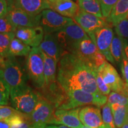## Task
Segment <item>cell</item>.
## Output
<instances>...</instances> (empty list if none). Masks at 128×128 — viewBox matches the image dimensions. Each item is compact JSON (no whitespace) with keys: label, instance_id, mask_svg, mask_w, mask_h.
I'll use <instances>...</instances> for the list:
<instances>
[{"label":"cell","instance_id":"cell-12","mask_svg":"<svg viewBox=\"0 0 128 128\" xmlns=\"http://www.w3.org/2000/svg\"><path fill=\"white\" fill-rule=\"evenodd\" d=\"M7 16L17 28H34L40 26V24L41 14L32 15L14 7L8 10Z\"/></svg>","mask_w":128,"mask_h":128},{"label":"cell","instance_id":"cell-42","mask_svg":"<svg viewBox=\"0 0 128 128\" xmlns=\"http://www.w3.org/2000/svg\"><path fill=\"white\" fill-rule=\"evenodd\" d=\"M46 126H34L31 128H44Z\"/></svg>","mask_w":128,"mask_h":128},{"label":"cell","instance_id":"cell-23","mask_svg":"<svg viewBox=\"0 0 128 128\" xmlns=\"http://www.w3.org/2000/svg\"><path fill=\"white\" fill-rule=\"evenodd\" d=\"M111 109L116 128H122L128 118V106L114 104L111 105Z\"/></svg>","mask_w":128,"mask_h":128},{"label":"cell","instance_id":"cell-22","mask_svg":"<svg viewBox=\"0 0 128 128\" xmlns=\"http://www.w3.org/2000/svg\"><path fill=\"white\" fill-rule=\"evenodd\" d=\"M32 49V47L25 44L15 36L12 40L10 44L8 56H26L28 55Z\"/></svg>","mask_w":128,"mask_h":128},{"label":"cell","instance_id":"cell-29","mask_svg":"<svg viewBox=\"0 0 128 128\" xmlns=\"http://www.w3.org/2000/svg\"><path fill=\"white\" fill-rule=\"evenodd\" d=\"M108 103L111 106L118 104L120 106H128V97L116 92H110L108 97Z\"/></svg>","mask_w":128,"mask_h":128},{"label":"cell","instance_id":"cell-17","mask_svg":"<svg viewBox=\"0 0 128 128\" xmlns=\"http://www.w3.org/2000/svg\"><path fill=\"white\" fill-rule=\"evenodd\" d=\"M79 118L83 125L92 128H102L104 126L100 108L86 106L81 108Z\"/></svg>","mask_w":128,"mask_h":128},{"label":"cell","instance_id":"cell-16","mask_svg":"<svg viewBox=\"0 0 128 128\" xmlns=\"http://www.w3.org/2000/svg\"><path fill=\"white\" fill-rule=\"evenodd\" d=\"M39 48L46 55L54 59L58 63L65 52L58 40L55 33L44 34Z\"/></svg>","mask_w":128,"mask_h":128},{"label":"cell","instance_id":"cell-40","mask_svg":"<svg viewBox=\"0 0 128 128\" xmlns=\"http://www.w3.org/2000/svg\"><path fill=\"white\" fill-rule=\"evenodd\" d=\"M44 128H71L64 125H55V124H49L47 125Z\"/></svg>","mask_w":128,"mask_h":128},{"label":"cell","instance_id":"cell-45","mask_svg":"<svg viewBox=\"0 0 128 128\" xmlns=\"http://www.w3.org/2000/svg\"><path fill=\"white\" fill-rule=\"evenodd\" d=\"M82 128H89V127H87V126H84Z\"/></svg>","mask_w":128,"mask_h":128},{"label":"cell","instance_id":"cell-35","mask_svg":"<svg viewBox=\"0 0 128 128\" xmlns=\"http://www.w3.org/2000/svg\"><path fill=\"white\" fill-rule=\"evenodd\" d=\"M120 68L125 84L128 87V60L124 51L123 52V58L120 64Z\"/></svg>","mask_w":128,"mask_h":128},{"label":"cell","instance_id":"cell-27","mask_svg":"<svg viewBox=\"0 0 128 128\" xmlns=\"http://www.w3.org/2000/svg\"><path fill=\"white\" fill-rule=\"evenodd\" d=\"M15 37V33H0V56L6 59L8 56V49L11 41Z\"/></svg>","mask_w":128,"mask_h":128},{"label":"cell","instance_id":"cell-30","mask_svg":"<svg viewBox=\"0 0 128 128\" xmlns=\"http://www.w3.org/2000/svg\"><path fill=\"white\" fill-rule=\"evenodd\" d=\"M17 28L14 26L7 16L0 17V33H15Z\"/></svg>","mask_w":128,"mask_h":128},{"label":"cell","instance_id":"cell-10","mask_svg":"<svg viewBox=\"0 0 128 128\" xmlns=\"http://www.w3.org/2000/svg\"><path fill=\"white\" fill-rule=\"evenodd\" d=\"M80 109V108L70 110L56 109L48 124L64 125L71 128H82L84 125L79 118Z\"/></svg>","mask_w":128,"mask_h":128},{"label":"cell","instance_id":"cell-44","mask_svg":"<svg viewBox=\"0 0 128 128\" xmlns=\"http://www.w3.org/2000/svg\"><path fill=\"white\" fill-rule=\"evenodd\" d=\"M102 128H108V126H106L105 125V124H104V126H103V127H102Z\"/></svg>","mask_w":128,"mask_h":128},{"label":"cell","instance_id":"cell-49","mask_svg":"<svg viewBox=\"0 0 128 128\" xmlns=\"http://www.w3.org/2000/svg\"><path fill=\"white\" fill-rule=\"evenodd\" d=\"M0 107H1V106H0Z\"/></svg>","mask_w":128,"mask_h":128},{"label":"cell","instance_id":"cell-6","mask_svg":"<svg viewBox=\"0 0 128 128\" xmlns=\"http://www.w3.org/2000/svg\"><path fill=\"white\" fill-rule=\"evenodd\" d=\"M73 18L64 17L50 9H46L41 13L40 26L44 34L55 33L67 26L74 23Z\"/></svg>","mask_w":128,"mask_h":128},{"label":"cell","instance_id":"cell-31","mask_svg":"<svg viewBox=\"0 0 128 128\" xmlns=\"http://www.w3.org/2000/svg\"><path fill=\"white\" fill-rule=\"evenodd\" d=\"M115 31L118 36L123 39H128V20L124 18L114 26Z\"/></svg>","mask_w":128,"mask_h":128},{"label":"cell","instance_id":"cell-13","mask_svg":"<svg viewBox=\"0 0 128 128\" xmlns=\"http://www.w3.org/2000/svg\"><path fill=\"white\" fill-rule=\"evenodd\" d=\"M95 34V44L97 49L106 59L114 64L115 61L110 52V46L114 36V33L110 26L97 30Z\"/></svg>","mask_w":128,"mask_h":128},{"label":"cell","instance_id":"cell-2","mask_svg":"<svg viewBox=\"0 0 128 128\" xmlns=\"http://www.w3.org/2000/svg\"><path fill=\"white\" fill-rule=\"evenodd\" d=\"M40 94L28 85L11 89L10 103L12 108L24 114L29 115L34 110Z\"/></svg>","mask_w":128,"mask_h":128},{"label":"cell","instance_id":"cell-39","mask_svg":"<svg viewBox=\"0 0 128 128\" xmlns=\"http://www.w3.org/2000/svg\"><path fill=\"white\" fill-rule=\"evenodd\" d=\"M2 1L6 2V4H7V7H8V10L14 7L15 0H2Z\"/></svg>","mask_w":128,"mask_h":128},{"label":"cell","instance_id":"cell-4","mask_svg":"<svg viewBox=\"0 0 128 128\" xmlns=\"http://www.w3.org/2000/svg\"><path fill=\"white\" fill-rule=\"evenodd\" d=\"M1 70L11 89L28 85L30 79L26 68L22 65L16 57L8 56L5 59L4 65Z\"/></svg>","mask_w":128,"mask_h":128},{"label":"cell","instance_id":"cell-38","mask_svg":"<svg viewBox=\"0 0 128 128\" xmlns=\"http://www.w3.org/2000/svg\"><path fill=\"white\" fill-rule=\"evenodd\" d=\"M123 42H124V52L125 54V55L128 60V39H123Z\"/></svg>","mask_w":128,"mask_h":128},{"label":"cell","instance_id":"cell-33","mask_svg":"<svg viewBox=\"0 0 128 128\" xmlns=\"http://www.w3.org/2000/svg\"><path fill=\"white\" fill-rule=\"evenodd\" d=\"M96 83H97V88H98L99 92L103 95L108 96L110 93V90L108 86L104 82L103 78L101 76L100 73L99 72L98 70L96 72Z\"/></svg>","mask_w":128,"mask_h":128},{"label":"cell","instance_id":"cell-11","mask_svg":"<svg viewBox=\"0 0 128 128\" xmlns=\"http://www.w3.org/2000/svg\"><path fill=\"white\" fill-rule=\"evenodd\" d=\"M73 19L74 22L84 30L88 36L94 34L97 30L101 28L109 26V24L103 18H99L80 8Z\"/></svg>","mask_w":128,"mask_h":128},{"label":"cell","instance_id":"cell-7","mask_svg":"<svg viewBox=\"0 0 128 128\" xmlns=\"http://www.w3.org/2000/svg\"><path fill=\"white\" fill-rule=\"evenodd\" d=\"M55 34L65 52H68L74 44L88 37L84 30L76 22L57 32Z\"/></svg>","mask_w":128,"mask_h":128},{"label":"cell","instance_id":"cell-19","mask_svg":"<svg viewBox=\"0 0 128 128\" xmlns=\"http://www.w3.org/2000/svg\"><path fill=\"white\" fill-rule=\"evenodd\" d=\"M14 7L32 15H39L44 10L50 9L46 0H15Z\"/></svg>","mask_w":128,"mask_h":128},{"label":"cell","instance_id":"cell-41","mask_svg":"<svg viewBox=\"0 0 128 128\" xmlns=\"http://www.w3.org/2000/svg\"><path fill=\"white\" fill-rule=\"evenodd\" d=\"M5 63V59L3 58L1 56H0V69L2 68V66H4Z\"/></svg>","mask_w":128,"mask_h":128},{"label":"cell","instance_id":"cell-34","mask_svg":"<svg viewBox=\"0 0 128 128\" xmlns=\"http://www.w3.org/2000/svg\"><path fill=\"white\" fill-rule=\"evenodd\" d=\"M22 113L16 110L15 108L8 106L0 107V120L8 119L16 115L21 114Z\"/></svg>","mask_w":128,"mask_h":128},{"label":"cell","instance_id":"cell-47","mask_svg":"<svg viewBox=\"0 0 128 128\" xmlns=\"http://www.w3.org/2000/svg\"></svg>","mask_w":128,"mask_h":128},{"label":"cell","instance_id":"cell-24","mask_svg":"<svg viewBox=\"0 0 128 128\" xmlns=\"http://www.w3.org/2000/svg\"><path fill=\"white\" fill-rule=\"evenodd\" d=\"M77 3L82 10L103 18L99 0H78Z\"/></svg>","mask_w":128,"mask_h":128},{"label":"cell","instance_id":"cell-26","mask_svg":"<svg viewBox=\"0 0 128 128\" xmlns=\"http://www.w3.org/2000/svg\"><path fill=\"white\" fill-rule=\"evenodd\" d=\"M11 88L4 79L3 72L0 69V106H6L8 104L10 98Z\"/></svg>","mask_w":128,"mask_h":128},{"label":"cell","instance_id":"cell-1","mask_svg":"<svg viewBox=\"0 0 128 128\" xmlns=\"http://www.w3.org/2000/svg\"><path fill=\"white\" fill-rule=\"evenodd\" d=\"M97 70L90 62L65 52L58 62L56 81L65 92L80 90L101 94L96 83Z\"/></svg>","mask_w":128,"mask_h":128},{"label":"cell","instance_id":"cell-43","mask_svg":"<svg viewBox=\"0 0 128 128\" xmlns=\"http://www.w3.org/2000/svg\"><path fill=\"white\" fill-rule=\"evenodd\" d=\"M122 128H128V120L125 122V124H124V126L122 127Z\"/></svg>","mask_w":128,"mask_h":128},{"label":"cell","instance_id":"cell-46","mask_svg":"<svg viewBox=\"0 0 128 128\" xmlns=\"http://www.w3.org/2000/svg\"><path fill=\"white\" fill-rule=\"evenodd\" d=\"M126 18H127V19H128V13H127V15H126Z\"/></svg>","mask_w":128,"mask_h":128},{"label":"cell","instance_id":"cell-5","mask_svg":"<svg viewBox=\"0 0 128 128\" xmlns=\"http://www.w3.org/2000/svg\"><path fill=\"white\" fill-rule=\"evenodd\" d=\"M26 68L33 86L37 88H44L45 86L44 58L39 47L32 48L27 56Z\"/></svg>","mask_w":128,"mask_h":128},{"label":"cell","instance_id":"cell-48","mask_svg":"<svg viewBox=\"0 0 128 128\" xmlns=\"http://www.w3.org/2000/svg\"><path fill=\"white\" fill-rule=\"evenodd\" d=\"M72 1H78V0H72Z\"/></svg>","mask_w":128,"mask_h":128},{"label":"cell","instance_id":"cell-15","mask_svg":"<svg viewBox=\"0 0 128 128\" xmlns=\"http://www.w3.org/2000/svg\"><path fill=\"white\" fill-rule=\"evenodd\" d=\"M44 35V29L40 26L34 28H18L15 32L16 38L32 48L39 47Z\"/></svg>","mask_w":128,"mask_h":128},{"label":"cell","instance_id":"cell-9","mask_svg":"<svg viewBox=\"0 0 128 128\" xmlns=\"http://www.w3.org/2000/svg\"><path fill=\"white\" fill-rule=\"evenodd\" d=\"M98 71L110 90L128 97V86L111 64L106 61L98 68Z\"/></svg>","mask_w":128,"mask_h":128},{"label":"cell","instance_id":"cell-20","mask_svg":"<svg viewBox=\"0 0 128 128\" xmlns=\"http://www.w3.org/2000/svg\"><path fill=\"white\" fill-rule=\"evenodd\" d=\"M128 12V0H119L112 10L106 21L108 24L114 26L123 19L126 18Z\"/></svg>","mask_w":128,"mask_h":128},{"label":"cell","instance_id":"cell-36","mask_svg":"<svg viewBox=\"0 0 128 128\" xmlns=\"http://www.w3.org/2000/svg\"><path fill=\"white\" fill-rule=\"evenodd\" d=\"M8 12V7L6 2L0 0V17H3L7 15Z\"/></svg>","mask_w":128,"mask_h":128},{"label":"cell","instance_id":"cell-18","mask_svg":"<svg viewBox=\"0 0 128 128\" xmlns=\"http://www.w3.org/2000/svg\"><path fill=\"white\" fill-rule=\"evenodd\" d=\"M50 9L69 18H74L78 13L80 7L72 0H46Z\"/></svg>","mask_w":128,"mask_h":128},{"label":"cell","instance_id":"cell-32","mask_svg":"<svg viewBox=\"0 0 128 128\" xmlns=\"http://www.w3.org/2000/svg\"><path fill=\"white\" fill-rule=\"evenodd\" d=\"M119 0H99L103 18L106 19L109 16L112 10Z\"/></svg>","mask_w":128,"mask_h":128},{"label":"cell","instance_id":"cell-25","mask_svg":"<svg viewBox=\"0 0 128 128\" xmlns=\"http://www.w3.org/2000/svg\"><path fill=\"white\" fill-rule=\"evenodd\" d=\"M124 51L123 39L117 34H114L110 46V52L114 61L120 65L122 60Z\"/></svg>","mask_w":128,"mask_h":128},{"label":"cell","instance_id":"cell-3","mask_svg":"<svg viewBox=\"0 0 128 128\" xmlns=\"http://www.w3.org/2000/svg\"><path fill=\"white\" fill-rule=\"evenodd\" d=\"M66 92V97L57 109L70 110L85 105L103 107L108 102V96L102 94H92L76 90Z\"/></svg>","mask_w":128,"mask_h":128},{"label":"cell","instance_id":"cell-8","mask_svg":"<svg viewBox=\"0 0 128 128\" xmlns=\"http://www.w3.org/2000/svg\"><path fill=\"white\" fill-rule=\"evenodd\" d=\"M55 106L40 94L34 110L30 114L26 115V118L33 125L46 126L55 113Z\"/></svg>","mask_w":128,"mask_h":128},{"label":"cell","instance_id":"cell-21","mask_svg":"<svg viewBox=\"0 0 128 128\" xmlns=\"http://www.w3.org/2000/svg\"><path fill=\"white\" fill-rule=\"evenodd\" d=\"M42 55L44 58V77L45 81L44 87H48L56 83L58 62L43 52Z\"/></svg>","mask_w":128,"mask_h":128},{"label":"cell","instance_id":"cell-14","mask_svg":"<svg viewBox=\"0 0 128 128\" xmlns=\"http://www.w3.org/2000/svg\"><path fill=\"white\" fill-rule=\"evenodd\" d=\"M98 52L96 44L88 37L74 44L68 52L94 65V58Z\"/></svg>","mask_w":128,"mask_h":128},{"label":"cell","instance_id":"cell-28","mask_svg":"<svg viewBox=\"0 0 128 128\" xmlns=\"http://www.w3.org/2000/svg\"><path fill=\"white\" fill-rule=\"evenodd\" d=\"M102 119L104 124L109 128H116L113 120L111 106L108 103L102 107Z\"/></svg>","mask_w":128,"mask_h":128},{"label":"cell","instance_id":"cell-37","mask_svg":"<svg viewBox=\"0 0 128 128\" xmlns=\"http://www.w3.org/2000/svg\"><path fill=\"white\" fill-rule=\"evenodd\" d=\"M0 128H11V124L9 119L0 120Z\"/></svg>","mask_w":128,"mask_h":128}]
</instances>
